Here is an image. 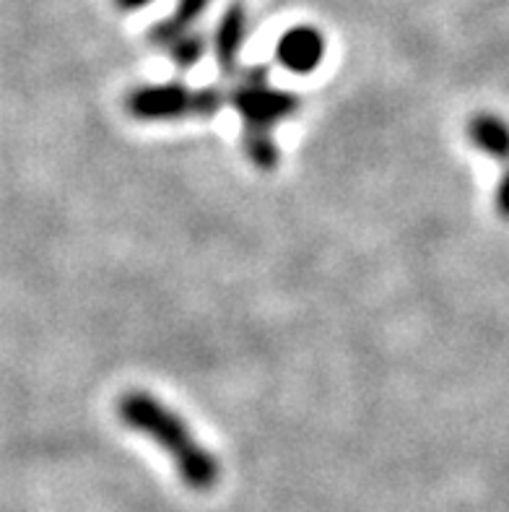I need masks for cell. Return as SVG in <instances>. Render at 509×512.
<instances>
[{"label":"cell","instance_id":"277c9868","mask_svg":"<svg viewBox=\"0 0 509 512\" xmlns=\"http://www.w3.org/2000/svg\"><path fill=\"white\" fill-rule=\"evenodd\" d=\"M325 37L312 26H294L278 39L276 60L291 73H312L323 63Z\"/></svg>","mask_w":509,"mask_h":512},{"label":"cell","instance_id":"7a4b0ae2","mask_svg":"<svg viewBox=\"0 0 509 512\" xmlns=\"http://www.w3.org/2000/svg\"><path fill=\"white\" fill-rule=\"evenodd\" d=\"M229 102L245 120L247 159L258 169L278 167V146L271 138L273 125L299 110V97L289 91L273 89L268 81V68L258 65L250 71H239L229 91Z\"/></svg>","mask_w":509,"mask_h":512},{"label":"cell","instance_id":"5b68a950","mask_svg":"<svg viewBox=\"0 0 509 512\" xmlns=\"http://www.w3.org/2000/svg\"><path fill=\"white\" fill-rule=\"evenodd\" d=\"M247 39V11L242 3H232L219 19L216 34H213V55L219 63L221 73L234 78L239 73V52Z\"/></svg>","mask_w":509,"mask_h":512},{"label":"cell","instance_id":"9c48e42d","mask_svg":"<svg viewBox=\"0 0 509 512\" xmlns=\"http://www.w3.org/2000/svg\"><path fill=\"white\" fill-rule=\"evenodd\" d=\"M149 3H154V0H115V6L120 11H138V8L149 6Z\"/></svg>","mask_w":509,"mask_h":512},{"label":"cell","instance_id":"8992f818","mask_svg":"<svg viewBox=\"0 0 509 512\" xmlns=\"http://www.w3.org/2000/svg\"><path fill=\"white\" fill-rule=\"evenodd\" d=\"M211 0H180L177 8H174L172 19L162 21V24L154 26L151 32V42L159 47H164L169 39L180 37V34L190 32V26L200 19V13L206 11Z\"/></svg>","mask_w":509,"mask_h":512},{"label":"cell","instance_id":"6da1fadb","mask_svg":"<svg viewBox=\"0 0 509 512\" xmlns=\"http://www.w3.org/2000/svg\"><path fill=\"white\" fill-rule=\"evenodd\" d=\"M117 414H120L125 427L151 437L159 448L167 450L185 487L195 489V492H208L219 484V458L208 453L190 435V429L180 416L169 411L162 401H156L154 396L143 393V390H130L117 403Z\"/></svg>","mask_w":509,"mask_h":512},{"label":"cell","instance_id":"ba28073f","mask_svg":"<svg viewBox=\"0 0 509 512\" xmlns=\"http://www.w3.org/2000/svg\"><path fill=\"white\" fill-rule=\"evenodd\" d=\"M164 50L169 52L172 63H177L180 68H193V65L203 58V50H206V45H203V39H200L198 34L185 32V34H180V37L169 39L167 45H164Z\"/></svg>","mask_w":509,"mask_h":512},{"label":"cell","instance_id":"52a82bcc","mask_svg":"<svg viewBox=\"0 0 509 512\" xmlns=\"http://www.w3.org/2000/svg\"><path fill=\"white\" fill-rule=\"evenodd\" d=\"M471 138L478 149L489 151L494 156H509V130L497 117L478 115L471 123Z\"/></svg>","mask_w":509,"mask_h":512},{"label":"cell","instance_id":"3957f363","mask_svg":"<svg viewBox=\"0 0 509 512\" xmlns=\"http://www.w3.org/2000/svg\"><path fill=\"white\" fill-rule=\"evenodd\" d=\"M221 89H190L185 84H154L130 91L125 110L136 120H180V117H211L224 107Z\"/></svg>","mask_w":509,"mask_h":512}]
</instances>
